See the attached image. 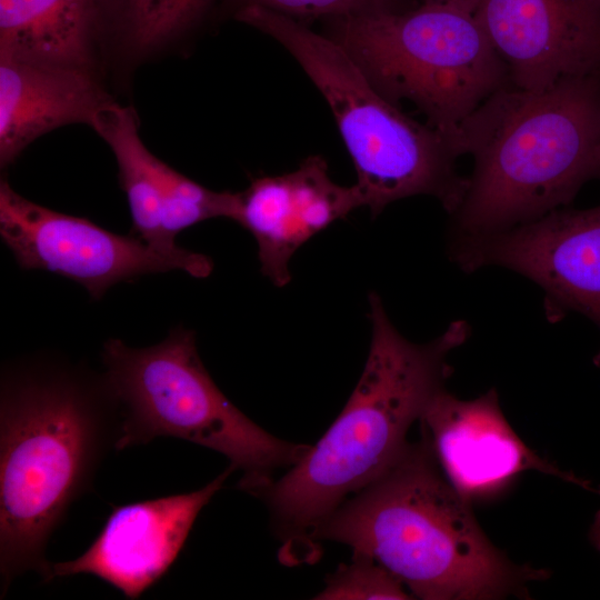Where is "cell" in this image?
Masks as SVG:
<instances>
[{
	"label": "cell",
	"instance_id": "1",
	"mask_svg": "<svg viewBox=\"0 0 600 600\" xmlns=\"http://www.w3.org/2000/svg\"><path fill=\"white\" fill-rule=\"evenodd\" d=\"M119 419L101 379L47 361L6 370L0 393L1 598L27 571L44 578L50 536L92 487Z\"/></svg>",
	"mask_w": 600,
	"mask_h": 600
},
{
	"label": "cell",
	"instance_id": "2",
	"mask_svg": "<svg viewBox=\"0 0 600 600\" xmlns=\"http://www.w3.org/2000/svg\"><path fill=\"white\" fill-rule=\"evenodd\" d=\"M322 540L371 557L423 600L526 598L529 582L549 577L514 563L489 540L423 433L318 524L310 542Z\"/></svg>",
	"mask_w": 600,
	"mask_h": 600
},
{
	"label": "cell",
	"instance_id": "3",
	"mask_svg": "<svg viewBox=\"0 0 600 600\" xmlns=\"http://www.w3.org/2000/svg\"><path fill=\"white\" fill-rule=\"evenodd\" d=\"M473 169L452 212L454 241L480 238L567 207L600 179V73L541 90L508 84L460 126Z\"/></svg>",
	"mask_w": 600,
	"mask_h": 600
},
{
	"label": "cell",
	"instance_id": "4",
	"mask_svg": "<svg viewBox=\"0 0 600 600\" xmlns=\"http://www.w3.org/2000/svg\"><path fill=\"white\" fill-rule=\"evenodd\" d=\"M369 304L370 350L347 404L317 444L259 494L291 543H310L320 522L403 456L410 427L452 372L449 352L469 336L458 320L417 344L394 328L377 294Z\"/></svg>",
	"mask_w": 600,
	"mask_h": 600
},
{
	"label": "cell",
	"instance_id": "5",
	"mask_svg": "<svg viewBox=\"0 0 600 600\" xmlns=\"http://www.w3.org/2000/svg\"><path fill=\"white\" fill-rule=\"evenodd\" d=\"M237 19L280 42L327 100L353 161L363 207L373 216L418 194L436 197L452 213L467 187L450 138L403 113L370 81L333 38L279 12L246 6Z\"/></svg>",
	"mask_w": 600,
	"mask_h": 600
},
{
	"label": "cell",
	"instance_id": "6",
	"mask_svg": "<svg viewBox=\"0 0 600 600\" xmlns=\"http://www.w3.org/2000/svg\"><path fill=\"white\" fill-rule=\"evenodd\" d=\"M102 362L119 419L117 451L159 437L183 439L227 457L242 471L240 488L259 496L310 447L278 439L233 406L204 368L191 330L174 328L147 348L110 339Z\"/></svg>",
	"mask_w": 600,
	"mask_h": 600
},
{
	"label": "cell",
	"instance_id": "7",
	"mask_svg": "<svg viewBox=\"0 0 600 600\" xmlns=\"http://www.w3.org/2000/svg\"><path fill=\"white\" fill-rule=\"evenodd\" d=\"M329 21L328 36L349 52L373 86L396 104L413 103L454 147L464 120L510 84L506 64L474 14L420 4Z\"/></svg>",
	"mask_w": 600,
	"mask_h": 600
},
{
	"label": "cell",
	"instance_id": "8",
	"mask_svg": "<svg viewBox=\"0 0 600 600\" xmlns=\"http://www.w3.org/2000/svg\"><path fill=\"white\" fill-rule=\"evenodd\" d=\"M0 234L21 269L63 276L96 300L112 286L143 274L181 270L206 278L213 268L204 254L180 247L159 249L137 236L117 234L86 218L37 204L3 180Z\"/></svg>",
	"mask_w": 600,
	"mask_h": 600
},
{
	"label": "cell",
	"instance_id": "9",
	"mask_svg": "<svg viewBox=\"0 0 600 600\" xmlns=\"http://www.w3.org/2000/svg\"><path fill=\"white\" fill-rule=\"evenodd\" d=\"M452 256L468 271L483 266L516 271L544 291L549 318L576 311L600 328V204L560 208L504 231L456 241ZM593 362L600 367V351Z\"/></svg>",
	"mask_w": 600,
	"mask_h": 600
},
{
	"label": "cell",
	"instance_id": "10",
	"mask_svg": "<svg viewBox=\"0 0 600 600\" xmlns=\"http://www.w3.org/2000/svg\"><path fill=\"white\" fill-rule=\"evenodd\" d=\"M420 422L442 473L469 503L497 496L518 476L532 470L600 494V488L531 450L507 421L494 389L461 400L443 388L431 399Z\"/></svg>",
	"mask_w": 600,
	"mask_h": 600
},
{
	"label": "cell",
	"instance_id": "11",
	"mask_svg": "<svg viewBox=\"0 0 600 600\" xmlns=\"http://www.w3.org/2000/svg\"><path fill=\"white\" fill-rule=\"evenodd\" d=\"M233 470L229 466L192 492L114 507L90 547L73 560L50 563L43 580L91 574L138 599L171 568L200 511Z\"/></svg>",
	"mask_w": 600,
	"mask_h": 600
},
{
	"label": "cell",
	"instance_id": "12",
	"mask_svg": "<svg viewBox=\"0 0 600 600\" xmlns=\"http://www.w3.org/2000/svg\"><path fill=\"white\" fill-rule=\"evenodd\" d=\"M474 17L519 89L600 73V7L589 0H481Z\"/></svg>",
	"mask_w": 600,
	"mask_h": 600
},
{
	"label": "cell",
	"instance_id": "13",
	"mask_svg": "<svg viewBox=\"0 0 600 600\" xmlns=\"http://www.w3.org/2000/svg\"><path fill=\"white\" fill-rule=\"evenodd\" d=\"M90 126L112 150L132 219V231L153 247L176 249L182 230L213 218H227L230 192L209 190L173 170L143 144L132 109L111 100Z\"/></svg>",
	"mask_w": 600,
	"mask_h": 600
},
{
	"label": "cell",
	"instance_id": "14",
	"mask_svg": "<svg viewBox=\"0 0 600 600\" xmlns=\"http://www.w3.org/2000/svg\"><path fill=\"white\" fill-rule=\"evenodd\" d=\"M359 207L363 202L358 187L334 183L326 161L313 156L292 172L257 178L237 192L232 220L256 239L262 273L283 287L290 281L293 253Z\"/></svg>",
	"mask_w": 600,
	"mask_h": 600
},
{
	"label": "cell",
	"instance_id": "15",
	"mask_svg": "<svg viewBox=\"0 0 600 600\" xmlns=\"http://www.w3.org/2000/svg\"><path fill=\"white\" fill-rule=\"evenodd\" d=\"M108 101L89 67L0 54L1 166L52 129L72 122L90 124Z\"/></svg>",
	"mask_w": 600,
	"mask_h": 600
},
{
	"label": "cell",
	"instance_id": "16",
	"mask_svg": "<svg viewBox=\"0 0 600 600\" xmlns=\"http://www.w3.org/2000/svg\"><path fill=\"white\" fill-rule=\"evenodd\" d=\"M98 0H0V54L89 67Z\"/></svg>",
	"mask_w": 600,
	"mask_h": 600
},
{
	"label": "cell",
	"instance_id": "17",
	"mask_svg": "<svg viewBox=\"0 0 600 600\" xmlns=\"http://www.w3.org/2000/svg\"><path fill=\"white\" fill-rule=\"evenodd\" d=\"M212 0H114L118 22L138 49H150L190 27Z\"/></svg>",
	"mask_w": 600,
	"mask_h": 600
},
{
	"label": "cell",
	"instance_id": "18",
	"mask_svg": "<svg viewBox=\"0 0 600 600\" xmlns=\"http://www.w3.org/2000/svg\"><path fill=\"white\" fill-rule=\"evenodd\" d=\"M404 584L371 557L353 551L350 563L341 566L314 597L318 600L412 599Z\"/></svg>",
	"mask_w": 600,
	"mask_h": 600
},
{
	"label": "cell",
	"instance_id": "19",
	"mask_svg": "<svg viewBox=\"0 0 600 600\" xmlns=\"http://www.w3.org/2000/svg\"><path fill=\"white\" fill-rule=\"evenodd\" d=\"M393 0H241L246 6L262 7L296 20L334 19L380 10L394 9Z\"/></svg>",
	"mask_w": 600,
	"mask_h": 600
},
{
	"label": "cell",
	"instance_id": "20",
	"mask_svg": "<svg viewBox=\"0 0 600 600\" xmlns=\"http://www.w3.org/2000/svg\"><path fill=\"white\" fill-rule=\"evenodd\" d=\"M421 4H434L453 8L474 14L481 0H420Z\"/></svg>",
	"mask_w": 600,
	"mask_h": 600
},
{
	"label": "cell",
	"instance_id": "21",
	"mask_svg": "<svg viewBox=\"0 0 600 600\" xmlns=\"http://www.w3.org/2000/svg\"><path fill=\"white\" fill-rule=\"evenodd\" d=\"M589 540L593 547L600 552V509L593 518V522L589 530Z\"/></svg>",
	"mask_w": 600,
	"mask_h": 600
},
{
	"label": "cell",
	"instance_id": "22",
	"mask_svg": "<svg viewBox=\"0 0 600 600\" xmlns=\"http://www.w3.org/2000/svg\"><path fill=\"white\" fill-rule=\"evenodd\" d=\"M589 1L596 4L597 7H600V0H589Z\"/></svg>",
	"mask_w": 600,
	"mask_h": 600
}]
</instances>
